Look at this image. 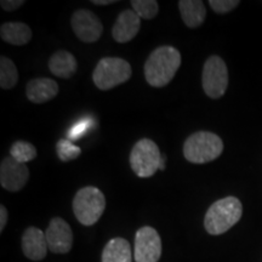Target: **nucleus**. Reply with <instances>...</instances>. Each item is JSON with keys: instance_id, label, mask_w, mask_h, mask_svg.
Here are the masks:
<instances>
[{"instance_id": "nucleus-22", "label": "nucleus", "mask_w": 262, "mask_h": 262, "mask_svg": "<svg viewBox=\"0 0 262 262\" xmlns=\"http://www.w3.org/2000/svg\"><path fill=\"white\" fill-rule=\"evenodd\" d=\"M56 152L61 162H71L81 155V149L77 147L71 140H60L56 145Z\"/></svg>"}, {"instance_id": "nucleus-9", "label": "nucleus", "mask_w": 262, "mask_h": 262, "mask_svg": "<svg viewBox=\"0 0 262 262\" xmlns=\"http://www.w3.org/2000/svg\"><path fill=\"white\" fill-rule=\"evenodd\" d=\"M71 24L75 35L84 42H95L102 35V22L88 9L77 10L72 16Z\"/></svg>"}, {"instance_id": "nucleus-20", "label": "nucleus", "mask_w": 262, "mask_h": 262, "mask_svg": "<svg viewBox=\"0 0 262 262\" xmlns=\"http://www.w3.org/2000/svg\"><path fill=\"white\" fill-rule=\"evenodd\" d=\"M10 155L17 162L26 164L37 157V149L32 143L26 141H16L10 149Z\"/></svg>"}, {"instance_id": "nucleus-14", "label": "nucleus", "mask_w": 262, "mask_h": 262, "mask_svg": "<svg viewBox=\"0 0 262 262\" xmlns=\"http://www.w3.org/2000/svg\"><path fill=\"white\" fill-rule=\"evenodd\" d=\"M58 85L50 78H37L28 83L26 95L33 103H45L56 97L58 94Z\"/></svg>"}, {"instance_id": "nucleus-28", "label": "nucleus", "mask_w": 262, "mask_h": 262, "mask_svg": "<svg viewBox=\"0 0 262 262\" xmlns=\"http://www.w3.org/2000/svg\"><path fill=\"white\" fill-rule=\"evenodd\" d=\"M165 156H162V160H160V165H159V170H165Z\"/></svg>"}, {"instance_id": "nucleus-17", "label": "nucleus", "mask_w": 262, "mask_h": 262, "mask_svg": "<svg viewBox=\"0 0 262 262\" xmlns=\"http://www.w3.org/2000/svg\"><path fill=\"white\" fill-rule=\"evenodd\" d=\"M0 37L8 44L21 47L31 41L32 31L22 22H6L0 27Z\"/></svg>"}, {"instance_id": "nucleus-2", "label": "nucleus", "mask_w": 262, "mask_h": 262, "mask_svg": "<svg viewBox=\"0 0 262 262\" xmlns=\"http://www.w3.org/2000/svg\"><path fill=\"white\" fill-rule=\"evenodd\" d=\"M243 205L235 196H226L215 202L206 211L204 227L209 234L220 235L241 220Z\"/></svg>"}, {"instance_id": "nucleus-13", "label": "nucleus", "mask_w": 262, "mask_h": 262, "mask_svg": "<svg viewBox=\"0 0 262 262\" xmlns=\"http://www.w3.org/2000/svg\"><path fill=\"white\" fill-rule=\"evenodd\" d=\"M141 28V17L134 10H124L113 26L112 35L118 42H127L137 35Z\"/></svg>"}, {"instance_id": "nucleus-7", "label": "nucleus", "mask_w": 262, "mask_h": 262, "mask_svg": "<svg viewBox=\"0 0 262 262\" xmlns=\"http://www.w3.org/2000/svg\"><path fill=\"white\" fill-rule=\"evenodd\" d=\"M203 89L210 98H220L228 86V70L220 56H210L203 68Z\"/></svg>"}, {"instance_id": "nucleus-25", "label": "nucleus", "mask_w": 262, "mask_h": 262, "mask_svg": "<svg viewBox=\"0 0 262 262\" xmlns=\"http://www.w3.org/2000/svg\"><path fill=\"white\" fill-rule=\"evenodd\" d=\"M25 4L24 0H3L0 3L2 8L5 10V11H14V10L18 9L19 6H22Z\"/></svg>"}, {"instance_id": "nucleus-5", "label": "nucleus", "mask_w": 262, "mask_h": 262, "mask_svg": "<svg viewBox=\"0 0 262 262\" xmlns=\"http://www.w3.org/2000/svg\"><path fill=\"white\" fill-rule=\"evenodd\" d=\"M133 71L127 61L120 57H103L95 67L93 80L98 89L106 91L125 83Z\"/></svg>"}, {"instance_id": "nucleus-10", "label": "nucleus", "mask_w": 262, "mask_h": 262, "mask_svg": "<svg viewBox=\"0 0 262 262\" xmlns=\"http://www.w3.org/2000/svg\"><path fill=\"white\" fill-rule=\"evenodd\" d=\"M29 179V170L26 164L8 157L0 165V183L10 192H18L25 187Z\"/></svg>"}, {"instance_id": "nucleus-8", "label": "nucleus", "mask_w": 262, "mask_h": 262, "mask_svg": "<svg viewBox=\"0 0 262 262\" xmlns=\"http://www.w3.org/2000/svg\"><path fill=\"white\" fill-rule=\"evenodd\" d=\"M162 256V239L153 227L145 226L136 232L134 258L136 262H158Z\"/></svg>"}, {"instance_id": "nucleus-15", "label": "nucleus", "mask_w": 262, "mask_h": 262, "mask_svg": "<svg viewBox=\"0 0 262 262\" xmlns=\"http://www.w3.org/2000/svg\"><path fill=\"white\" fill-rule=\"evenodd\" d=\"M77 68L78 63L73 54L66 50L56 51L49 60V70L52 74L62 79L71 78L77 72Z\"/></svg>"}, {"instance_id": "nucleus-23", "label": "nucleus", "mask_w": 262, "mask_h": 262, "mask_svg": "<svg viewBox=\"0 0 262 262\" xmlns=\"http://www.w3.org/2000/svg\"><path fill=\"white\" fill-rule=\"evenodd\" d=\"M91 127H93V122H91V119H81L71 127V130L68 131L67 135L71 140L77 141L81 139Z\"/></svg>"}, {"instance_id": "nucleus-26", "label": "nucleus", "mask_w": 262, "mask_h": 262, "mask_svg": "<svg viewBox=\"0 0 262 262\" xmlns=\"http://www.w3.org/2000/svg\"><path fill=\"white\" fill-rule=\"evenodd\" d=\"M6 222H8V210L4 205L0 206V232L5 228Z\"/></svg>"}, {"instance_id": "nucleus-18", "label": "nucleus", "mask_w": 262, "mask_h": 262, "mask_svg": "<svg viewBox=\"0 0 262 262\" xmlns=\"http://www.w3.org/2000/svg\"><path fill=\"white\" fill-rule=\"evenodd\" d=\"M102 262H133L130 243L124 238H113L102 251Z\"/></svg>"}, {"instance_id": "nucleus-12", "label": "nucleus", "mask_w": 262, "mask_h": 262, "mask_svg": "<svg viewBox=\"0 0 262 262\" xmlns=\"http://www.w3.org/2000/svg\"><path fill=\"white\" fill-rule=\"evenodd\" d=\"M49 245L47 235L37 227H28L22 235V251L32 261H41L47 256Z\"/></svg>"}, {"instance_id": "nucleus-3", "label": "nucleus", "mask_w": 262, "mask_h": 262, "mask_svg": "<svg viewBox=\"0 0 262 262\" xmlns=\"http://www.w3.org/2000/svg\"><path fill=\"white\" fill-rule=\"evenodd\" d=\"M222 150V140L210 131H196L185 141L183 145V156L193 164L212 162L221 156Z\"/></svg>"}, {"instance_id": "nucleus-21", "label": "nucleus", "mask_w": 262, "mask_h": 262, "mask_svg": "<svg viewBox=\"0 0 262 262\" xmlns=\"http://www.w3.org/2000/svg\"><path fill=\"white\" fill-rule=\"evenodd\" d=\"M131 5L141 18L152 19L158 15L159 5L156 0H133Z\"/></svg>"}, {"instance_id": "nucleus-24", "label": "nucleus", "mask_w": 262, "mask_h": 262, "mask_svg": "<svg viewBox=\"0 0 262 262\" xmlns=\"http://www.w3.org/2000/svg\"><path fill=\"white\" fill-rule=\"evenodd\" d=\"M210 8L216 14H227V12L234 10L239 5V0H210L209 2Z\"/></svg>"}, {"instance_id": "nucleus-16", "label": "nucleus", "mask_w": 262, "mask_h": 262, "mask_svg": "<svg viewBox=\"0 0 262 262\" xmlns=\"http://www.w3.org/2000/svg\"><path fill=\"white\" fill-rule=\"evenodd\" d=\"M182 21L188 28H198L206 17V9L201 0H181L179 2Z\"/></svg>"}, {"instance_id": "nucleus-6", "label": "nucleus", "mask_w": 262, "mask_h": 262, "mask_svg": "<svg viewBox=\"0 0 262 262\" xmlns=\"http://www.w3.org/2000/svg\"><path fill=\"white\" fill-rule=\"evenodd\" d=\"M160 155L159 147L155 141L142 139L137 141L130 153V165L139 178H150L159 170Z\"/></svg>"}, {"instance_id": "nucleus-11", "label": "nucleus", "mask_w": 262, "mask_h": 262, "mask_svg": "<svg viewBox=\"0 0 262 262\" xmlns=\"http://www.w3.org/2000/svg\"><path fill=\"white\" fill-rule=\"evenodd\" d=\"M49 250L54 254H66L73 245V232L71 226L61 217H54L49 224L47 232Z\"/></svg>"}, {"instance_id": "nucleus-19", "label": "nucleus", "mask_w": 262, "mask_h": 262, "mask_svg": "<svg viewBox=\"0 0 262 262\" xmlns=\"http://www.w3.org/2000/svg\"><path fill=\"white\" fill-rule=\"evenodd\" d=\"M18 73L14 62L9 57H0V86L4 90H10L17 84Z\"/></svg>"}, {"instance_id": "nucleus-1", "label": "nucleus", "mask_w": 262, "mask_h": 262, "mask_svg": "<svg viewBox=\"0 0 262 262\" xmlns=\"http://www.w3.org/2000/svg\"><path fill=\"white\" fill-rule=\"evenodd\" d=\"M181 66V54L169 45L157 48L145 63V77L150 86L163 88L168 85Z\"/></svg>"}, {"instance_id": "nucleus-27", "label": "nucleus", "mask_w": 262, "mask_h": 262, "mask_svg": "<svg viewBox=\"0 0 262 262\" xmlns=\"http://www.w3.org/2000/svg\"><path fill=\"white\" fill-rule=\"evenodd\" d=\"M117 3L116 0H94L93 4L95 5H110V4H114Z\"/></svg>"}, {"instance_id": "nucleus-4", "label": "nucleus", "mask_w": 262, "mask_h": 262, "mask_svg": "<svg viewBox=\"0 0 262 262\" xmlns=\"http://www.w3.org/2000/svg\"><path fill=\"white\" fill-rule=\"evenodd\" d=\"M106 208V198L100 189L88 186L79 189L73 199V211L84 226H93L100 220Z\"/></svg>"}]
</instances>
